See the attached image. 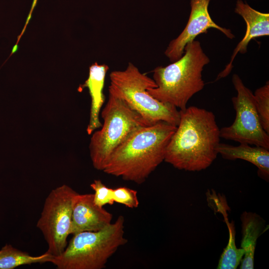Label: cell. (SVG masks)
<instances>
[{"mask_svg":"<svg viewBox=\"0 0 269 269\" xmlns=\"http://www.w3.org/2000/svg\"><path fill=\"white\" fill-rule=\"evenodd\" d=\"M179 112V122L168 144L164 161L180 170H204L218 154L221 137L215 116L196 106Z\"/></svg>","mask_w":269,"mask_h":269,"instance_id":"6da1fadb","label":"cell"},{"mask_svg":"<svg viewBox=\"0 0 269 269\" xmlns=\"http://www.w3.org/2000/svg\"><path fill=\"white\" fill-rule=\"evenodd\" d=\"M176 128L160 121L138 128L114 151L103 171L126 181L143 183L164 161Z\"/></svg>","mask_w":269,"mask_h":269,"instance_id":"7a4b0ae2","label":"cell"},{"mask_svg":"<svg viewBox=\"0 0 269 269\" xmlns=\"http://www.w3.org/2000/svg\"><path fill=\"white\" fill-rule=\"evenodd\" d=\"M209 62L200 42L194 40L185 46L180 59L153 70L152 79L156 87L147 92L162 103L184 110L193 96L204 88L202 72Z\"/></svg>","mask_w":269,"mask_h":269,"instance_id":"3957f363","label":"cell"},{"mask_svg":"<svg viewBox=\"0 0 269 269\" xmlns=\"http://www.w3.org/2000/svg\"><path fill=\"white\" fill-rule=\"evenodd\" d=\"M125 219L119 216L114 223L97 231L74 234L64 251L53 256L50 262L58 269H101L121 246L124 236Z\"/></svg>","mask_w":269,"mask_h":269,"instance_id":"277c9868","label":"cell"},{"mask_svg":"<svg viewBox=\"0 0 269 269\" xmlns=\"http://www.w3.org/2000/svg\"><path fill=\"white\" fill-rule=\"evenodd\" d=\"M101 116V129L93 134L89 145L95 168L103 171L116 148L138 128L152 124L121 98L110 93Z\"/></svg>","mask_w":269,"mask_h":269,"instance_id":"5b68a950","label":"cell"},{"mask_svg":"<svg viewBox=\"0 0 269 269\" xmlns=\"http://www.w3.org/2000/svg\"><path fill=\"white\" fill-rule=\"evenodd\" d=\"M110 80L109 93L123 99L149 123L163 121L178 126L179 110L150 95L147 90L156 87L155 82L133 63H129L125 70L112 71Z\"/></svg>","mask_w":269,"mask_h":269,"instance_id":"8992f818","label":"cell"},{"mask_svg":"<svg viewBox=\"0 0 269 269\" xmlns=\"http://www.w3.org/2000/svg\"><path fill=\"white\" fill-rule=\"evenodd\" d=\"M77 193L64 184L53 189L45 200L37 227L48 245V253L53 256L60 255L67 246L70 234L72 204Z\"/></svg>","mask_w":269,"mask_h":269,"instance_id":"52a82bcc","label":"cell"},{"mask_svg":"<svg viewBox=\"0 0 269 269\" xmlns=\"http://www.w3.org/2000/svg\"><path fill=\"white\" fill-rule=\"evenodd\" d=\"M232 81L237 92L232 98L236 117L232 125L220 129L221 138L269 149V134L261 125L253 92L238 75L234 74Z\"/></svg>","mask_w":269,"mask_h":269,"instance_id":"ba28073f","label":"cell"},{"mask_svg":"<svg viewBox=\"0 0 269 269\" xmlns=\"http://www.w3.org/2000/svg\"><path fill=\"white\" fill-rule=\"evenodd\" d=\"M210 0H191L190 13L185 28L176 38L170 42L164 52L171 62L182 57L188 43L194 41L198 35L206 33L209 28L217 29L230 39L235 37L231 29L219 26L212 20L208 11Z\"/></svg>","mask_w":269,"mask_h":269,"instance_id":"9c48e42d","label":"cell"},{"mask_svg":"<svg viewBox=\"0 0 269 269\" xmlns=\"http://www.w3.org/2000/svg\"><path fill=\"white\" fill-rule=\"evenodd\" d=\"M113 215L95 204L93 194L77 193L73 200L70 234L100 230L112 223Z\"/></svg>","mask_w":269,"mask_h":269,"instance_id":"30bf717a","label":"cell"},{"mask_svg":"<svg viewBox=\"0 0 269 269\" xmlns=\"http://www.w3.org/2000/svg\"><path fill=\"white\" fill-rule=\"evenodd\" d=\"M235 12L241 15L246 23V31L243 39L234 50L229 63L217 76V79L229 75L233 68V61L238 52L245 54L250 41L254 38L269 35V13L260 12L242 0H238Z\"/></svg>","mask_w":269,"mask_h":269,"instance_id":"8fae6325","label":"cell"},{"mask_svg":"<svg viewBox=\"0 0 269 269\" xmlns=\"http://www.w3.org/2000/svg\"><path fill=\"white\" fill-rule=\"evenodd\" d=\"M108 70V65L94 63L89 67L88 79L78 89V91L80 92L85 88H88L91 98L90 121L87 129L88 134H92L102 125L99 119V115L105 100L103 89Z\"/></svg>","mask_w":269,"mask_h":269,"instance_id":"7c38bea8","label":"cell"},{"mask_svg":"<svg viewBox=\"0 0 269 269\" xmlns=\"http://www.w3.org/2000/svg\"><path fill=\"white\" fill-rule=\"evenodd\" d=\"M251 145L244 143H240L237 146L220 143L217 151L224 159H241L253 164L258 169V175L267 181L269 177V149Z\"/></svg>","mask_w":269,"mask_h":269,"instance_id":"4fadbf2b","label":"cell"},{"mask_svg":"<svg viewBox=\"0 0 269 269\" xmlns=\"http://www.w3.org/2000/svg\"><path fill=\"white\" fill-rule=\"evenodd\" d=\"M240 218L242 233L241 248L244 255L240 269H253L257 241L264 231L265 221L260 215L251 212H244Z\"/></svg>","mask_w":269,"mask_h":269,"instance_id":"5bb4252c","label":"cell"},{"mask_svg":"<svg viewBox=\"0 0 269 269\" xmlns=\"http://www.w3.org/2000/svg\"><path fill=\"white\" fill-rule=\"evenodd\" d=\"M53 256L47 252L33 256L6 244L0 250V269H13L22 265L50 263Z\"/></svg>","mask_w":269,"mask_h":269,"instance_id":"9a60e30c","label":"cell"},{"mask_svg":"<svg viewBox=\"0 0 269 269\" xmlns=\"http://www.w3.org/2000/svg\"><path fill=\"white\" fill-rule=\"evenodd\" d=\"M229 237L226 247L222 254L217 269H236L244 255L243 249L238 248L235 243V227L233 223L228 222Z\"/></svg>","mask_w":269,"mask_h":269,"instance_id":"2e32d148","label":"cell"},{"mask_svg":"<svg viewBox=\"0 0 269 269\" xmlns=\"http://www.w3.org/2000/svg\"><path fill=\"white\" fill-rule=\"evenodd\" d=\"M256 107L264 130L269 134V82L258 88L253 94Z\"/></svg>","mask_w":269,"mask_h":269,"instance_id":"e0dca14e","label":"cell"},{"mask_svg":"<svg viewBox=\"0 0 269 269\" xmlns=\"http://www.w3.org/2000/svg\"><path fill=\"white\" fill-rule=\"evenodd\" d=\"M137 191L126 187H120L113 190V199L114 202L124 205L130 208H137L139 201Z\"/></svg>","mask_w":269,"mask_h":269,"instance_id":"ac0fdd59","label":"cell"},{"mask_svg":"<svg viewBox=\"0 0 269 269\" xmlns=\"http://www.w3.org/2000/svg\"><path fill=\"white\" fill-rule=\"evenodd\" d=\"M90 187L94 191V202L97 205L103 207L105 205H112L113 189L106 186L99 180H94L90 184Z\"/></svg>","mask_w":269,"mask_h":269,"instance_id":"d6986e66","label":"cell"}]
</instances>
